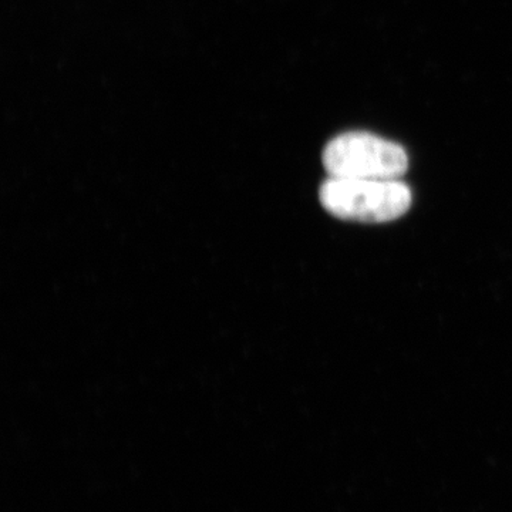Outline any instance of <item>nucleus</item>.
<instances>
[{
  "label": "nucleus",
  "mask_w": 512,
  "mask_h": 512,
  "mask_svg": "<svg viewBox=\"0 0 512 512\" xmlns=\"http://www.w3.org/2000/svg\"><path fill=\"white\" fill-rule=\"evenodd\" d=\"M329 214L345 221L384 224L402 217L412 207L413 195L402 180H355L329 177L319 190Z\"/></svg>",
  "instance_id": "nucleus-1"
},
{
  "label": "nucleus",
  "mask_w": 512,
  "mask_h": 512,
  "mask_svg": "<svg viewBox=\"0 0 512 512\" xmlns=\"http://www.w3.org/2000/svg\"><path fill=\"white\" fill-rule=\"evenodd\" d=\"M322 161L329 177L355 180H400L409 168L402 146L366 131H350L330 140Z\"/></svg>",
  "instance_id": "nucleus-2"
}]
</instances>
